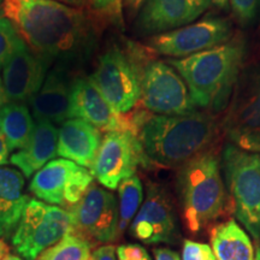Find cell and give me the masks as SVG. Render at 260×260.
Masks as SVG:
<instances>
[{
    "label": "cell",
    "instance_id": "obj_9",
    "mask_svg": "<svg viewBox=\"0 0 260 260\" xmlns=\"http://www.w3.org/2000/svg\"><path fill=\"white\" fill-rule=\"evenodd\" d=\"M139 103L153 115L183 116L198 111L184 80L168 61L162 60L142 64Z\"/></svg>",
    "mask_w": 260,
    "mask_h": 260
},
{
    "label": "cell",
    "instance_id": "obj_22",
    "mask_svg": "<svg viewBox=\"0 0 260 260\" xmlns=\"http://www.w3.org/2000/svg\"><path fill=\"white\" fill-rule=\"evenodd\" d=\"M211 243L217 260H254L251 237L235 219L213 226Z\"/></svg>",
    "mask_w": 260,
    "mask_h": 260
},
{
    "label": "cell",
    "instance_id": "obj_39",
    "mask_svg": "<svg viewBox=\"0 0 260 260\" xmlns=\"http://www.w3.org/2000/svg\"><path fill=\"white\" fill-rule=\"evenodd\" d=\"M2 260H23V259H22L21 256H18L16 254H11V253H8V254H6Z\"/></svg>",
    "mask_w": 260,
    "mask_h": 260
},
{
    "label": "cell",
    "instance_id": "obj_29",
    "mask_svg": "<svg viewBox=\"0 0 260 260\" xmlns=\"http://www.w3.org/2000/svg\"><path fill=\"white\" fill-rule=\"evenodd\" d=\"M182 259L183 260H214L216 256L213 254L212 248L206 243H200L184 240L183 251H182Z\"/></svg>",
    "mask_w": 260,
    "mask_h": 260
},
{
    "label": "cell",
    "instance_id": "obj_31",
    "mask_svg": "<svg viewBox=\"0 0 260 260\" xmlns=\"http://www.w3.org/2000/svg\"><path fill=\"white\" fill-rule=\"evenodd\" d=\"M116 247L113 245H104L94 249L89 260H117Z\"/></svg>",
    "mask_w": 260,
    "mask_h": 260
},
{
    "label": "cell",
    "instance_id": "obj_13",
    "mask_svg": "<svg viewBox=\"0 0 260 260\" xmlns=\"http://www.w3.org/2000/svg\"><path fill=\"white\" fill-rule=\"evenodd\" d=\"M147 161L139 136L134 132H111L103 136L92 174L107 189L134 176L140 164Z\"/></svg>",
    "mask_w": 260,
    "mask_h": 260
},
{
    "label": "cell",
    "instance_id": "obj_41",
    "mask_svg": "<svg viewBox=\"0 0 260 260\" xmlns=\"http://www.w3.org/2000/svg\"><path fill=\"white\" fill-rule=\"evenodd\" d=\"M3 3H4V0H0V11H2L3 9Z\"/></svg>",
    "mask_w": 260,
    "mask_h": 260
},
{
    "label": "cell",
    "instance_id": "obj_11",
    "mask_svg": "<svg viewBox=\"0 0 260 260\" xmlns=\"http://www.w3.org/2000/svg\"><path fill=\"white\" fill-rule=\"evenodd\" d=\"M93 180L92 171L88 169L58 158L47 162L34 175L29 190L44 203L70 210L82 199Z\"/></svg>",
    "mask_w": 260,
    "mask_h": 260
},
{
    "label": "cell",
    "instance_id": "obj_27",
    "mask_svg": "<svg viewBox=\"0 0 260 260\" xmlns=\"http://www.w3.org/2000/svg\"><path fill=\"white\" fill-rule=\"evenodd\" d=\"M88 5L94 15L118 27L123 25V0H88Z\"/></svg>",
    "mask_w": 260,
    "mask_h": 260
},
{
    "label": "cell",
    "instance_id": "obj_43",
    "mask_svg": "<svg viewBox=\"0 0 260 260\" xmlns=\"http://www.w3.org/2000/svg\"><path fill=\"white\" fill-rule=\"evenodd\" d=\"M214 260H217V259H214Z\"/></svg>",
    "mask_w": 260,
    "mask_h": 260
},
{
    "label": "cell",
    "instance_id": "obj_5",
    "mask_svg": "<svg viewBox=\"0 0 260 260\" xmlns=\"http://www.w3.org/2000/svg\"><path fill=\"white\" fill-rule=\"evenodd\" d=\"M226 190L237 220L255 240H260V153L226 144L222 152Z\"/></svg>",
    "mask_w": 260,
    "mask_h": 260
},
{
    "label": "cell",
    "instance_id": "obj_30",
    "mask_svg": "<svg viewBox=\"0 0 260 260\" xmlns=\"http://www.w3.org/2000/svg\"><path fill=\"white\" fill-rule=\"evenodd\" d=\"M117 260H147L149 255L146 249L138 243H125L117 247Z\"/></svg>",
    "mask_w": 260,
    "mask_h": 260
},
{
    "label": "cell",
    "instance_id": "obj_26",
    "mask_svg": "<svg viewBox=\"0 0 260 260\" xmlns=\"http://www.w3.org/2000/svg\"><path fill=\"white\" fill-rule=\"evenodd\" d=\"M21 35L10 19L0 11V68L9 60L18 42L21 41Z\"/></svg>",
    "mask_w": 260,
    "mask_h": 260
},
{
    "label": "cell",
    "instance_id": "obj_42",
    "mask_svg": "<svg viewBox=\"0 0 260 260\" xmlns=\"http://www.w3.org/2000/svg\"><path fill=\"white\" fill-rule=\"evenodd\" d=\"M147 260H151V258H149V259H147Z\"/></svg>",
    "mask_w": 260,
    "mask_h": 260
},
{
    "label": "cell",
    "instance_id": "obj_32",
    "mask_svg": "<svg viewBox=\"0 0 260 260\" xmlns=\"http://www.w3.org/2000/svg\"><path fill=\"white\" fill-rule=\"evenodd\" d=\"M154 260H182L177 252L167 247H155L153 249Z\"/></svg>",
    "mask_w": 260,
    "mask_h": 260
},
{
    "label": "cell",
    "instance_id": "obj_2",
    "mask_svg": "<svg viewBox=\"0 0 260 260\" xmlns=\"http://www.w3.org/2000/svg\"><path fill=\"white\" fill-rule=\"evenodd\" d=\"M136 121L146 159L164 168H181L210 149L219 133L217 118L209 112L183 116L139 113Z\"/></svg>",
    "mask_w": 260,
    "mask_h": 260
},
{
    "label": "cell",
    "instance_id": "obj_28",
    "mask_svg": "<svg viewBox=\"0 0 260 260\" xmlns=\"http://www.w3.org/2000/svg\"><path fill=\"white\" fill-rule=\"evenodd\" d=\"M229 8L237 23L242 27H249L258 18L260 11V0H228Z\"/></svg>",
    "mask_w": 260,
    "mask_h": 260
},
{
    "label": "cell",
    "instance_id": "obj_21",
    "mask_svg": "<svg viewBox=\"0 0 260 260\" xmlns=\"http://www.w3.org/2000/svg\"><path fill=\"white\" fill-rule=\"evenodd\" d=\"M24 178L21 171L0 167V239L14 235L30 200L24 193Z\"/></svg>",
    "mask_w": 260,
    "mask_h": 260
},
{
    "label": "cell",
    "instance_id": "obj_38",
    "mask_svg": "<svg viewBox=\"0 0 260 260\" xmlns=\"http://www.w3.org/2000/svg\"><path fill=\"white\" fill-rule=\"evenodd\" d=\"M6 104V99H5V93H4V87H3V81L2 77H0V107Z\"/></svg>",
    "mask_w": 260,
    "mask_h": 260
},
{
    "label": "cell",
    "instance_id": "obj_33",
    "mask_svg": "<svg viewBox=\"0 0 260 260\" xmlns=\"http://www.w3.org/2000/svg\"><path fill=\"white\" fill-rule=\"evenodd\" d=\"M145 2L146 0H123V9L125 10L129 17H134V16L136 17Z\"/></svg>",
    "mask_w": 260,
    "mask_h": 260
},
{
    "label": "cell",
    "instance_id": "obj_20",
    "mask_svg": "<svg viewBox=\"0 0 260 260\" xmlns=\"http://www.w3.org/2000/svg\"><path fill=\"white\" fill-rule=\"evenodd\" d=\"M58 154V129L47 121H35V126L28 144L10 157V162L22 172L25 178L53 160Z\"/></svg>",
    "mask_w": 260,
    "mask_h": 260
},
{
    "label": "cell",
    "instance_id": "obj_19",
    "mask_svg": "<svg viewBox=\"0 0 260 260\" xmlns=\"http://www.w3.org/2000/svg\"><path fill=\"white\" fill-rule=\"evenodd\" d=\"M103 135L81 118H69L58 129V155L92 171Z\"/></svg>",
    "mask_w": 260,
    "mask_h": 260
},
{
    "label": "cell",
    "instance_id": "obj_3",
    "mask_svg": "<svg viewBox=\"0 0 260 260\" xmlns=\"http://www.w3.org/2000/svg\"><path fill=\"white\" fill-rule=\"evenodd\" d=\"M245 56L246 41L237 35L219 46L168 63L184 80L197 109L217 112L229 105Z\"/></svg>",
    "mask_w": 260,
    "mask_h": 260
},
{
    "label": "cell",
    "instance_id": "obj_14",
    "mask_svg": "<svg viewBox=\"0 0 260 260\" xmlns=\"http://www.w3.org/2000/svg\"><path fill=\"white\" fill-rule=\"evenodd\" d=\"M129 234L146 245L176 242V216L164 188L154 183L148 184L144 203L129 226Z\"/></svg>",
    "mask_w": 260,
    "mask_h": 260
},
{
    "label": "cell",
    "instance_id": "obj_24",
    "mask_svg": "<svg viewBox=\"0 0 260 260\" xmlns=\"http://www.w3.org/2000/svg\"><path fill=\"white\" fill-rule=\"evenodd\" d=\"M118 226H117V240L132 224L144 203V187L138 175L126 178L121 182L118 188Z\"/></svg>",
    "mask_w": 260,
    "mask_h": 260
},
{
    "label": "cell",
    "instance_id": "obj_23",
    "mask_svg": "<svg viewBox=\"0 0 260 260\" xmlns=\"http://www.w3.org/2000/svg\"><path fill=\"white\" fill-rule=\"evenodd\" d=\"M35 122L25 104L6 103L0 107V132L9 152L19 151L28 144Z\"/></svg>",
    "mask_w": 260,
    "mask_h": 260
},
{
    "label": "cell",
    "instance_id": "obj_6",
    "mask_svg": "<svg viewBox=\"0 0 260 260\" xmlns=\"http://www.w3.org/2000/svg\"><path fill=\"white\" fill-rule=\"evenodd\" d=\"M73 232L70 211L30 199L12 235V246L24 260H37Z\"/></svg>",
    "mask_w": 260,
    "mask_h": 260
},
{
    "label": "cell",
    "instance_id": "obj_35",
    "mask_svg": "<svg viewBox=\"0 0 260 260\" xmlns=\"http://www.w3.org/2000/svg\"><path fill=\"white\" fill-rule=\"evenodd\" d=\"M56 2L63 3V4L74 6V8L79 9H84V6L88 5V0H56Z\"/></svg>",
    "mask_w": 260,
    "mask_h": 260
},
{
    "label": "cell",
    "instance_id": "obj_15",
    "mask_svg": "<svg viewBox=\"0 0 260 260\" xmlns=\"http://www.w3.org/2000/svg\"><path fill=\"white\" fill-rule=\"evenodd\" d=\"M71 118L83 119L100 132H134L138 134L136 116L132 117L117 111L90 77H77L74 80Z\"/></svg>",
    "mask_w": 260,
    "mask_h": 260
},
{
    "label": "cell",
    "instance_id": "obj_4",
    "mask_svg": "<svg viewBox=\"0 0 260 260\" xmlns=\"http://www.w3.org/2000/svg\"><path fill=\"white\" fill-rule=\"evenodd\" d=\"M220 161L207 149L180 168L177 190L184 225L198 234L224 213L228 190L220 172Z\"/></svg>",
    "mask_w": 260,
    "mask_h": 260
},
{
    "label": "cell",
    "instance_id": "obj_37",
    "mask_svg": "<svg viewBox=\"0 0 260 260\" xmlns=\"http://www.w3.org/2000/svg\"><path fill=\"white\" fill-rule=\"evenodd\" d=\"M9 251H10V249H9L8 243H6L4 240L0 239V260L4 258L6 254H8Z\"/></svg>",
    "mask_w": 260,
    "mask_h": 260
},
{
    "label": "cell",
    "instance_id": "obj_1",
    "mask_svg": "<svg viewBox=\"0 0 260 260\" xmlns=\"http://www.w3.org/2000/svg\"><path fill=\"white\" fill-rule=\"evenodd\" d=\"M2 10L47 67L69 69L92 53L95 27L83 9L56 0H4Z\"/></svg>",
    "mask_w": 260,
    "mask_h": 260
},
{
    "label": "cell",
    "instance_id": "obj_25",
    "mask_svg": "<svg viewBox=\"0 0 260 260\" xmlns=\"http://www.w3.org/2000/svg\"><path fill=\"white\" fill-rule=\"evenodd\" d=\"M92 248L86 240L71 233L41 253L37 260H89Z\"/></svg>",
    "mask_w": 260,
    "mask_h": 260
},
{
    "label": "cell",
    "instance_id": "obj_10",
    "mask_svg": "<svg viewBox=\"0 0 260 260\" xmlns=\"http://www.w3.org/2000/svg\"><path fill=\"white\" fill-rule=\"evenodd\" d=\"M233 34L229 18L209 15L184 27L148 38L146 47L157 54L181 59L225 44Z\"/></svg>",
    "mask_w": 260,
    "mask_h": 260
},
{
    "label": "cell",
    "instance_id": "obj_8",
    "mask_svg": "<svg viewBox=\"0 0 260 260\" xmlns=\"http://www.w3.org/2000/svg\"><path fill=\"white\" fill-rule=\"evenodd\" d=\"M141 68L136 52L126 53L118 46H112L99 57L89 77L117 111L128 113L140 102Z\"/></svg>",
    "mask_w": 260,
    "mask_h": 260
},
{
    "label": "cell",
    "instance_id": "obj_16",
    "mask_svg": "<svg viewBox=\"0 0 260 260\" xmlns=\"http://www.w3.org/2000/svg\"><path fill=\"white\" fill-rule=\"evenodd\" d=\"M210 6V0H146L134 29L140 37H155L193 23Z\"/></svg>",
    "mask_w": 260,
    "mask_h": 260
},
{
    "label": "cell",
    "instance_id": "obj_12",
    "mask_svg": "<svg viewBox=\"0 0 260 260\" xmlns=\"http://www.w3.org/2000/svg\"><path fill=\"white\" fill-rule=\"evenodd\" d=\"M69 211L73 217L71 233L92 247L117 240L118 200L110 190L92 183Z\"/></svg>",
    "mask_w": 260,
    "mask_h": 260
},
{
    "label": "cell",
    "instance_id": "obj_18",
    "mask_svg": "<svg viewBox=\"0 0 260 260\" xmlns=\"http://www.w3.org/2000/svg\"><path fill=\"white\" fill-rule=\"evenodd\" d=\"M73 83L68 68L53 67L37 95L28 103L32 117L53 124H61L71 118Z\"/></svg>",
    "mask_w": 260,
    "mask_h": 260
},
{
    "label": "cell",
    "instance_id": "obj_17",
    "mask_svg": "<svg viewBox=\"0 0 260 260\" xmlns=\"http://www.w3.org/2000/svg\"><path fill=\"white\" fill-rule=\"evenodd\" d=\"M48 67L32 53L23 39L3 67L6 103H29L40 90Z\"/></svg>",
    "mask_w": 260,
    "mask_h": 260
},
{
    "label": "cell",
    "instance_id": "obj_34",
    "mask_svg": "<svg viewBox=\"0 0 260 260\" xmlns=\"http://www.w3.org/2000/svg\"><path fill=\"white\" fill-rule=\"evenodd\" d=\"M9 162V148L6 145L4 136L0 132V167H4Z\"/></svg>",
    "mask_w": 260,
    "mask_h": 260
},
{
    "label": "cell",
    "instance_id": "obj_7",
    "mask_svg": "<svg viewBox=\"0 0 260 260\" xmlns=\"http://www.w3.org/2000/svg\"><path fill=\"white\" fill-rule=\"evenodd\" d=\"M222 128L230 144L260 153V64L240 75Z\"/></svg>",
    "mask_w": 260,
    "mask_h": 260
},
{
    "label": "cell",
    "instance_id": "obj_36",
    "mask_svg": "<svg viewBox=\"0 0 260 260\" xmlns=\"http://www.w3.org/2000/svg\"><path fill=\"white\" fill-rule=\"evenodd\" d=\"M211 5H214L216 8H218L219 10H225L229 9V2L228 0H210Z\"/></svg>",
    "mask_w": 260,
    "mask_h": 260
},
{
    "label": "cell",
    "instance_id": "obj_40",
    "mask_svg": "<svg viewBox=\"0 0 260 260\" xmlns=\"http://www.w3.org/2000/svg\"><path fill=\"white\" fill-rule=\"evenodd\" d=\"M254 260H260V242L259 241H258V243H256V251H255Z\"/></svg>",
    "mask_w": 260,
    "mask_h": 260
}]
</instances>
